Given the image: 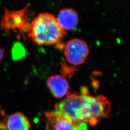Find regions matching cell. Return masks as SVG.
I'll use <instances>...</instances> for the list:
<instances>
[{
  "mask_svg": "<svg viewBox=\"0 0 130 130\" xmlns=\"http://www.w3.org/2000/svg\"><path fill=\"white\" fill-rule=\"evenodd\" d=\"M110 111V103L107 98L84 92L68 94L50 112L77 124L94 125L100 120L109 116Z\"/></svg>",
  "mask_w": 130,
  "mask_h": 130,
  "instance_id": "obj_1",
  "label": "cell"
},
{
  "mask_svg": "<svg viewBox=\"0 0 130 130\" xmlns=\"http://www.w3.org/2000/svg\"><path fill=\"white\" fill-rule=\"evenodd\" d=\"M28 30L29 37L38 45L57 44L66 34L55 15L49 13L39 14L29 24Z\"/></svg>",
  "mask_w": 130,
  "mask_h": 130,
  "instance_id": "obj_2",
  "label": "cell"
},
{
  "mask_svg": "<svg viewBox=\"0 0 130 130\" xmlns=\"http://www.w3.org/2000/svg\"><path fill=\"white\" fill-rule=\"evenodd\" d=\"M89 53V47L82 39L74 38L69 40L64 47V54L67 61L73 66L83 64Z\"/></svg>",
  "mask_w": 130,
  "mask_h": 130,
  "instance_id": "obj_3",
  "label": "cell"
},
{
  "mask_svg": "<svg viewBox=\"0 0 130 130\" xmlns=\"http://www.w3.org/2000/svg\"><path fill=\"white\" fill-rule=\"evenodd\" d=\"M47 118L46 130H87L85 124H79L50 112L45 113Z\"/></svg>",
  "mask_w": 130,
  "mask_h": 130,
  "instance_id": "obj_4",
  "label": "cell"
},
{
  "mask_svg": "<svg viewBox=\"0 0 130 130\" xmlns=\"http://www.w3.org/2000/svg\"><path fill=\"white\" fill-rule=\"evenodd\" d=\"M47 85L54 96L56 98L64 97L69 90V84L67 79L60 75L50 77L47 80Z\"/></svg>",
  "mask_w": 130,
  "mask_h": 130,
  "instance_id": "obj_5",
  "label": "cell"
},
{
  "mask_svg": "<svg viewBox=\"0 0 130 130\" xmlns=\"http://www.w3.org/2000/svg\"><path fill=\"white\" fill-rule=\"evenodd\" d=\"M56 19L58 23L65 31L73 29L79 22L78 14L72 8L61 10Z\"/></svg>",
  "mask_w": 130,
  "mask_h": 130,
  "instance_id": "obj_6",
  "label": "cell"
},
{
  "mask_svg": "<svg viewBox=\"0 0 130 130\" xmlns=\"http://www.w3.org/2000/svg\"><path fill=\"white\" fill-rule=\"evenodd\" d=\"M8 130H29L30 123L28 118L21 113L11 115L6 122Z\"/></svg>",
  "mask_w": 130,
  "mask_h": 130,
  "instance_id": "obj_7",
  "label": "cell"
},
{
  "mask_svg": "<svg viewBox=\"0 0 130 130\" xmlns=\"http://www.w3.org/2000/svg\"><path fill=\"white\" fill-rule=\"evenodd\" d=\"M4 20L6 28H24L26 25L22 11L7 12Z\"/></svg>",
  "mask_w": 130,
  "mask_h": 130,
  "instance_id": "obj_8",
  "label": "cell"
},
{
  "mask_svg": "<svg viewBox=\"0 0 130 130\" xmlns=\"http://www.w3.org/2000/svg\"><path fill=\"white\" fill-rule=\"evenodd\" d=\"M4 51H3V50L0 47V61L2 60V59L3 58V57H4Z\"/></svg>",
  "mask_w": 130,
  "mask_h": 130,
  "instance_id": "obj_9",
  "label": "cell"
}]
</instances>
